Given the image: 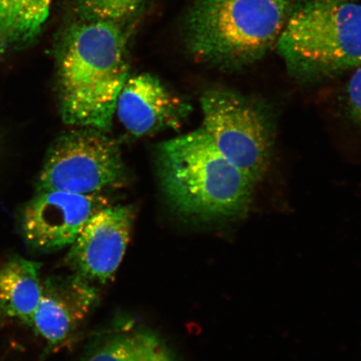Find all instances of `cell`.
<instances>
[{"label": "cell", "instance_id": "1", "mask_svg": "<svg viewBox=\"0 0 361 361\" xmlns=\"http://www.w3.org/2000/svg\"><path fill=\"white\" fill-rule=\"evenodd\" d=\"M128 72L126 39L119 23L72 25L59 58L63 121L78 128L109 130Z\"/></svg>", "mask_w": 361, "mask_h": 361}, {"label": "cell", "instance_id": "2", "mask_svg": "<svg viewBox=\"0 0 361 361\" xmlns=\"http://www.w3.org/2000/svg\"><path fill=\"white\" fill-rule=\"evenodd\" d=\"M161 188L180 214L202 219L245 213L255 185L216 147L202 128L162 142Z\"/></svg>", "mask_w": 361, "mask_h": 361}, {"label": "cell", "instance_id": "3", "mask_svg": "<svg viewBox=\"0 0 361 361\" xmlns=\"http://www.w3.org/2000/svg\"><path fill=\"white\" fill-rule=\"evenodd\" d=\"M290 13L288 0H197L188 20L189 47L211 64L250 65L276 47Z\"/></svg>", "mask_w": 361, "mask_h": 361}, {"label": "cell", "instance_id": "4", "mask_svg": "<svg viewBox=\"0 0 361 361\" xmlns=\"http://www.w3.org/2000/svg\"><path fill=\"white\" fill-rule=\"evenodd\" d=\"M288 70L323 78L361 66V4L355 0H305L290 11L278 39Z\"/></svg>", "mask_w": 361, "mask_h": 361}, {"label": "cell", "instance_id": "5", "mask_svg": "<svg viewBox=\"0 0 361 361\" xmlns=\"http://www.w3.org/2000/svg\"><path fill=\"white\" fill-rule=\"evenodd\" d=\"M202 128L219 151L255 185L268 170L273 149L267 116L234 90L215 88L201 99Z\"/></svg>", "mask_w": 361, "mask_h": 361}, {"label": "cell", "instance_id": "6", "mask_svg": "<svg viewBox=\"0 0 361 361\" xmlns=\"http://www.w3.org/2000/svg\"><path fill=\"white\" fill-rule=\"evenodd\" d=\"M102 130L81 128L63 135L49 152L39 191L103 193L125 178L119 147Z\"/></svg>", "mask_w": 361, "mask_h": 361}, {"label": "cell", "instance_id": "7", "mask_svg": "<svg viewBox=\"0 0 361 361\" xmlns=\"http://www.w3.org/2000/svg\"><path fill=\"white\" fill-rule=\"evenodd\" d=\"M109 205L103 193L39 191L23 211V237L35 250H61L71 246L88 221Z\"/></svg>", "mask_w": 361, "mask_h": 361}, {"label": "cell", "instance_id": "8", "mask_svg": "<svg viewBox=\"0 0 361 361\" xmlns=\"http://www.w3.org/2000/svg\"><path fill=\"white\" fill-rule=\"evenodd\" d=\"M133 221V207L128 205H109L94 214L67 256L75 274L92 284L109 281L124 258Z\"/></svg>", "mask_w": 361, "mask_h": 361}, {"label": "cell", "instance_id": "9", "mask_svg": "<svg viewBox=\"0 0 361 361\" xmlns=\"http://www.w3.org/2000/svg\"><path fill=\"white\" fill-rule=\"evenodd\" d=\"M190 111V105L160 80L141 74L126 81L117 99L115 114L129 133L143 137L179 128Z\"/></svg>", "mask_w": 361, "mask_h": 361}, {"label": "cell", "instance_id": "10", "mask_svg": "<svg viewBox=\"0 0 361 361\" xmlns=\"http://www.w3.org/2000/svg\"><path fill=\"white\" fill-rule=\"evenodd\" d=\"M97 300L94 284L78 275L66 281L45 282L30 326L49 346H57L73 334Z\"/></svg>", "mask_w": 361, "mask_h": 361}, {"label": "cell", "instance_id": "11", "mask_svg": "<svg viewBox=\"0 0 361 361\" xmlns=\"http://www.w3.org/2000/svg\"><path fill=\"white\" fill-rule=\"evenodd\" d=\"M39 264L16 257L0 267V322L17 320L30 326L42 295Z\"/></svg>", "mask_w": 361, "mask_h": 361}, {"label": "cell", "instance_id": "12", "mask_svg": "<svg viewBox=\"0 0 361 361\" xmlns=\"http://www.w3.org/2000/svg\"><path fill=\"white\" fill-rule=\"evenodd\" d=\"M53 0H0V56L28 47L38 39Z\"/></svg>", "mask_w": 361, "mask_h": 361}, {"label": "cell", "instance_id": "13", "mask_svg": "<svg viewBox=\"0 0 361 361\" xmlns=\"http://www.w3.org/2000/svg\"><path fill=\"white\" fill-rule=\"evenodd\" d=\"M84 361H177L154 334L137 331L111 337Z\"/></svg>", "mask_w": 361, "mask_h": 361}, {"label": "cell", "instance_id": "14", "mask_svg": "<svg viewBox=\"0 0 361 361\" xmlns=\"http://www.w3.org/2000/svg\"><path fill=\"white\" fill-rule=\"evenodd\" d=\"M87 21H119L137 11L142 0H72Z\"/></svg>", "mask_w": 361, "mask_h": 361}, {"label": "cell", "instance_id": "15", "mask_svg": "<svg viewBox=\"0 0 361 361\" xmlns=\"http://www.w3.org/2000/svg\"><path fill=\"white\" fill-rule=\"evenodd\" d=\"M350 106L355 117L361 121V66L355 71L349 84Z\"/></svg>", "mask_w": 361, "mask_h": 361}]
</instances>
